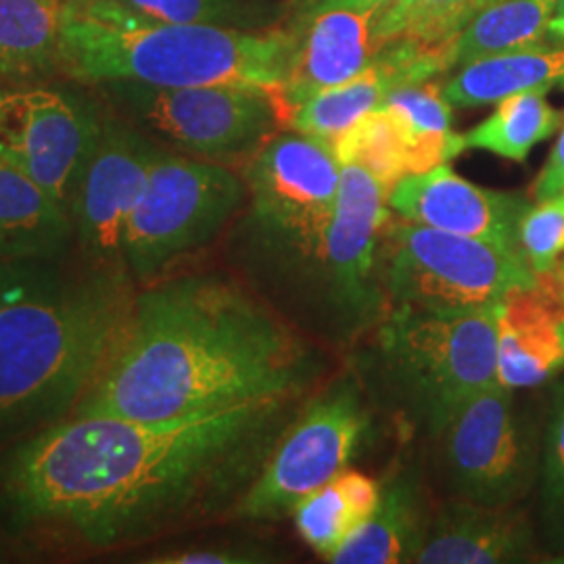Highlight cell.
Listing matches in <instances>:
<instances>
[{
    "instance_id": "6da1fadb",
    "label": "cell",
    "mask_w": 564,
    "mask_h": 564,
    "mask_svg": "<svg viewBox=\"0 0 564 564\" xmlns=\"http://www.w3.org/2000/svg\"><path fill=\"white\" fill-rule=\"evenodd\" d=\"M303 395L162 423L67 416L13 449L0 494L15 523L95 550L141 544L241 505Z\"/></svg>"
},
{
    "instance_id": "7a4b0ae2",
    "label": "cell",
    "mask_w": 564,
    "mask_h": 564,
    "mask_svg": "<svg viewBox=\"0 0 564 564\" xmlns=\"http://www.w3.org/2000/svg\"><path fill=\"white\" fill-rule=\"evenodd\" d=\"M318 351L230 279L174 276L144 284L72 416L162 423L197 412L303 395Z\"/></svg>"
},
{
    "instance_id": "3957f363",
    "label": "cell",
    "mask_w": 564,
    "mask_h": 564,
    "mask_svg": "<svg viewBox=\"0 0 564 564\" xmlns=\"http://www.w3.org/2000/svg\"><path fill=\"white\" fill-rule=\"evenodd\" d=\"M134 284L84 260L0 262V442L74 414L130 312Z\"/></svg>"
},
{
    "instance_id": "277c9868",
    "label": "cell",
    "mask_w": 564,
    "mask_h": 564,
    "mask_svg": "<svg viewBox=\"0 0 564 564\" xmlns=\"http://www.w3.org/2000/svg\"><path fill=\"white\" fill-rule=\"evenodd\" d=\"M286 57L284 25L242 32L142 20L113 0H97L74 7L61 41L59 67L69 78L86 84L253 86L276 97Z\"/></svg>"
},
{
    "instance_id": "5b68a950",
    "label": "cell",
    "mask_w": 564,
    "mask_h": 564,
    "mask_svg": "<svg viewBox=\"0 0 564 564\" xmlns=\"http://www.w3.org/2000/svg\"><path fill=\"white\" fill-rule=\"evenodd\" d=\"M391 218L383 188L343 163L335 214L312 247L265 256L297 300L305 324L343 341L383 314L381 237Z\"/></svg>"
},
{
    "instance_id": "8992f818",
    "label": "cell",
    "mask_w": 564,
    "mask_h": 564,
    "mask_svg": "<svg viewBox=\"0 0 564 564\" xmlns=\"http://www.w3.org/2000/svg\"><path fill=\"white\" fill-rule=\"evenodd\" d=\"M498 307L470 314L389 310L384 316L377 339L387 381L437 437L464 403L500 383Z\"/></svg>"
},
{
    "instance_id": "52a82bcc",
    "label": "cell",
    "mask_w": 564,
    "mask_h": 564,
    "mask_svg": "<svg viewBox=\"0 0 564 564\" xmlns=\"http://www.w3.org/2000/svg\"><path fill=\"white\" fill-rule=\"evenodd\" d=\"M381 281L391 310L470 314L496 310L538 276L521 251L389 218L381 237Z\"/></svg>"
},
{
    "instance_id": "ba28073f",
    "label": "cell",
    "mask_w": 564,
    "mask_h": 564,
    "mask_svg": "<svg viewBox=\"0 0 564 564\" xmlns=\"http://www.w3.org/2000/svg\"><path fill=\"white\" fill-rule=\"evenodd\" d=\"M247 197L224 163L165 153L153 163L123 237V258L139 284L165 279L184 258L220 237Z\"/></svg>"
},
{
    "instance_id": "9c48e42d",
    "label": "cell",
    "mask_w": 564,
    "mask_h": 564,
    "mask_svg": "<svg viewBox=\"0 0 564 564\" xmlns=\"http://www.w3.org/2000/svg\"><path fill=\"white\" fill-rule=\"evenodd\" d=\"M97 86L142 130L197 160L245 165L284 130L276 97L263 88H163L139 82H102Z\"/></svg>"
},
{
    "instance_id": "30bf717a",
    "label": "cell",
    "mask_w": 564,
    "mask_h": 564,
    "mask_svg": "<svg viewBox=\"0 0 564 564\" xmlns=\"http://www.w3.org/2000/svg\"><path fill=\"white\" fill-rule=\"evenodd\" d=\"M368 424L358 387L351 381L330 387L284 429L262 473L237 506V517L247 521L293 517L303 498L333 481L356 458Z\"/></svg>"
},
{
    "instance_id": "8fae6325",
    "label": "cell",
    "mask_w": 564,
    "mask_h": 564,
    "mask_svg": "<svg viewBox=\"0 0 564 564\" xmlns=\"http://www.w3.org/2000/svg\"><path fill=\"white\" fill-rule=\"evenodd\" d=\"M262 253L312 247L335 214L341 163L333 144L281 130L242 165Z\"/></svg>"
},
{
    "instance_id": "7c38bea8",
    "label": "cell",
    "mask_w": 564,
    "mask_h": 564,
    "mask_svg": "<svg viewBox=\"0 0 564 564\" xmlns=\"http://www.w3.org/2000/svg\"><path fill=\"white\" fill-rule=\"evenodd\" d=\"M102 121L86 102L46 86H0V160L67 207Z\"/></svg>"
},
{
    "instance_id": "4fadbf2b",
    "label": "cell",
    "mask_w": 564,
    "mask_h": 564,
    "mask_svg": "<svg viewBox=\"0 0 564 564\" xmlns=\"http://www.w3.org/2000/svg\"><path fill=\"white\" fill-rule=\"evenodd\" d=\"M445 473L456 500L512 506L535 477V454L514 410V391L496 383L464 403L445 426Z\"/></svg>"
},
{
    "instance_id": "5bb4252c",
    "label": "cell",
    "mask_w": 564,
    "mask_h": 564,
    "mask_svg": "<svg viewBox=\"0 0 564 564\" xmlns=\"http://www.w3.org/2000/svg\"><path fill=\"white\" fill-rule=\"evenodd\" d=\"M162 153V147L141 132L118 121H102L101 137L69 203L84 262L105 272L130 274L123 258L126 226Z\"/></svg>"
},
{
    "instance_id": "9a60e30c",
    "label": "cell",
    "mask_w": 564,
    "mask_h": 564,
    "mask_svg": "<svg viewBox=\"0 0 564 564\" xmlns=\"http://www.w3.org/2000/svg\"><path fill=\"white\" fill-rule=\"evenodd\" d=\"M383 9L339 2L293 7L284 23L289 57L276 93L284 130L293 109L314 95L362 74L383 48L377 34Z\"/></svg>"
},
{
    "instance_id": "2e32d148",
    "label": "cell",
    "mask_w": 564,
    "mask_h": 564,
    "mask_svg": "<svg viewBox=\"0 0 564 564\" xmlns=\"http://www.w3.org/2000/svg\"><path fill=\"white\" fill-rule=\"evenodd\" d=\"M387 203L410 223L521 251L519 226L529 209L523 195L464 181L447 163L405 176Z\"/></svg>"
},
{
    "instance_id": "e0dca14e",
    "label": "cell",
    "mask_w": 564,
    "mask_h": 564,
    "mask_svg": "<svg viewBox=\"0 0 564 564\" xmlns=\"http://www.w3.org/2000/svg\"><path fill=\"white\" fill-rule=\"evenodd\" d=\"M564 370V295L554 276L517 289L498 307V381L531 389Z\"/></svg>"
},
{
    "instance_id": "ac0fdd59",
    "label": "cell",
    "mask_w": 564,
    "mask_h": 564,
    "mask_svg": "<svg viewBox=\"0 0 564 564\" xmlns=\"http://www.w3.org/2000/svg\"><path fill=\"white\" fill-rule=\"evenodd\" d=\"M533 533L521 512L510 506L454 502L431 521L414 563L498 564L524 561Z\"/></svg>"
},
{
    "instance_id": "d6986e66",
    "label": "cell",
    "mask_w": 564,
    "mask_h": 564,
    "mask_svg": "<svg viewBox=\"0 0 564 564\" xmlns=\"http://www.w3.org/2000/svg\"><path fill=\"white\" fill-rule=\"evenodd\" d=\"M72 242L76 235L67 207L0 160V262L59 260Z\"/></svg>"
},
{
    "instance_id": "ffe728a7",
    "label": "cell",
    "mask_w": 564,
    "mask_h": 564,
    "mask_svg": "<svg viewBox=\"0 0 564 564\" xmlns=\"http://www.w3.org/2000/svg\"><path fill=\"white\" fill-rule=\"evenodd\" d=\"M429 524L421 481L416 475L405 473L381 491L375 512L347 535L328 556V563H414Z\"/></svg>"
},
{
    "instance_id": "44dd1931",
    "label": "cell",
    "mask_w": 564,
    "mask_h": 564,
    "mask_svg": "<svg viewBox=\"0 0 564 564\" xmlns=\"http://www.w3.org/2000/svg\"><path fill=\"white\" fill-rule=\"evenodd\" d=\"M458 67L442 84L445 101L458 109L498 105L506 97L564 86V42H550Z\"/></svg>"
},
{
    "instance_id": "7402d4cb",
    "label": "cell",
    "mask_w": 564,
    "mask_h": 564,
    "mask_svg": "<svg viewBox=\"0 0 564 564\" xmlns=\"http://www.w3.org/2000/svg\"><path fill=\"white\" fill-rule=\"evenodd\" d=\"M72 0H0V82L25 80L59 67Z\"/></svg>"
},
{
    "instance_id": "603a6c76",
    "label": "cell",
    "mask_w": 564,
    "mask_h": 564,
    "mask_svg": "<svg viewBox=\"0 0 564 564\" xmlns=\"http://www.w3.org/2000/svg\"><path fill=\"white\" fill-rule=\"evenodd\" d=\"M402 134L410 174H423L460 155L464 134L452 128V105L445 101L442 84H405L389 93L383 105Z\"/></svg>"
},
{
    "instance_id": "cb8c5ba5",
    "label": "cell",
    "mask_w": 564,
    "mask_h": 564,
    "mask_svg": "<svg viewBox=\"0 0 564 564\" xmlns=\"http://www.w3.org/2000/svg\"><path fill=\"white\" fill-rule=\"evenodd\" d=\"M556 0H489L452 36L454 67L547 42Z\"/></svg>"
},
{
    "instance_id": "d4e9b609",
    "label": "cell",
    "mask_w": 564,
    "mask_h": 564,
    "mask_svg": "<svg viewBox=\"0 0 564 564\" xmlns=\"http://www.w3.org/2000/svg\"><path fill=\"white\" fill-rule=\"evenodd\" d=\"M381 491L368 475L345 468L295 508L293 519L303 542L328 561L347 535L375 512Z\"/></svg>"
},
{
    "instance_id": "484cf974",
    "label": "cell",
    "mask_w": 564,
    "mask_h": 564,
    "mask_svg": "<svg viewBox=\"0 0 564 564\" xmlns=\"http://www.w3.org/2000/svg\"><path fill=\"white\" fill-rule=\"evenodd\" d=\"M563 126L542 90L519 93L496 105V111L464 134L466 149H479L510 162H527L535 144L550 139Z\"/></svg>"
},
{
    "instance_id": "4316f807",
    "label": "cell",
    "mask_w": 564,
    "mask_h": 564,
    "mask_svg": "<svg viewBox=\"0 0 564 564\" xmlns=\"http://www.w3.org/2000/svg\"><path fill=\"white\" fill-rule=\"evenodd\" d=\"M123 11L142 20L214 25L242 32L282 28L293 0H113Z\"/></svg>"
},
{
    "instance_id": "83f0119b",
    "label": "cell",
    "mask_w": 564,
    "mask_h": 564,
    "mask_svg": "<svg viewBox=\"0 0 564 564\" xmlns=\"http://www.w3.org/2000/svg\"><path fill=\"white\" fill-rule=\"evenodd\" d=\"M333 149L341 165L356 163L379 182L387 199L398 182L410 176L408 151L402 134L384 107L375 109L358 123H354L333 144Z\"/></svg>"
},
{
    "instance_id": "f1b7e54d",
    "label": "cell",
    "mask_w": 564,
    "mask_h": 564,
    "mask_svg": "<svg viewBox=\"0 0 564 564\" xmlns=\"http://www.w3.org/2000/svg\"><path fill=\"white\" fill-rule=\"evenodd\" d=\"M477 0H398L383 13L377 34L387 44L395 39L449 41L473 18Z\"/></svg>"
},
{
    "instance_id": "f546056e",
    "label": "cell",
    "mask_w": 564,
    "mask_h": 564,
    "mask_svg": "<svg viewBox=\"0 0 564 564\" xmlns=\"http://www.w3.org/2000/svg\"><path fill=\"white\" fill-rule=\"evenodd\" d=\"M540 475V519L544 542L550 550L564 552V384L554 393Z\"/></svg>"
},
{
    "instance_id": "4dcf8cb0",
    "label": "cell",
    "mask_w": 564,
    "mask_h": 564,
    "mask_svg": "<svg viewBox=\"0 0 564 564\" xmlns=\"http://www.w3.org/2000/svg\"><path fill=\"white\" fill-rule=\"evenodd\" d=\"M519 245L538 279L554 274L564 256V193L529 205L519 226Z\"/></svg>"
},
{
    "instance_id": "1f68e13d",
    "label": "cell",
    "mask_w": 564,
    "mask_h": 564,
    "mask_svg": "<svg viewBox=\"0 0 564 564\" xmlns=\"http://www.w3.org/2000/svg\"><path fill=\"white\" fill-rule=\"evenodd\" d=\"M270 556L247 545H202V547H182L153 554L147 558L151 564H253L268 563Z\"/></svg>"
},
{
    "instance_id": "d6a6232c",
    "label": "cell",
    "mask_w": 564,
    "mask_h": 564,
    "mask_svg": "<svg viewBox=\"0 0 564 564\" xmlns=\"http://www.w3.org/2000/svg\"><path fill=\"white\" fill-rule=\"evenodd\" d=\"M558 193H564V130L554 144L544 170L533 182V191H531L535 202H544Z\"/></svg>"
},
{
    "instance_id": "836d02e7",
    "label": "cell",
    "mask_w": 564,
    "mask_h": 564,
    "mask_svg": "<svg viewBox=\"0 0 564 564\" xmlns=\"http://www.w3.org/2000/svg\"><path fill=\"white\" fill-rule=\"evenodd\" d=\"M316 2H339V4H351V7H362V9H383V11H387L398 0H293V7L316 4Z\"/></svg>"
},
{
    "instance_id": "e575fe53",
    "label": "cell",
    "mask_w": 564,
    "mask_h": 564,
    "mask_svg": "<svg viewBox=\"0 0 564 564\" xmlns=\"http://www.w3.org/2000/svg\"><path fill=\"white\" fill-rule=\"evenodd\" d=\"M547 42H564V0H556L547 25Z\"/></svg>"
},
{
    "instance_id": "d590c367",
    "label": "cell",
    "mask_w": 564,
    "mask_h": 564,
    "mask_svg": "<svg viewBox=\"0 0 564 564\" xmlns=\"http://www.w3.org/2000/svg\"><path fill=\"white\" fill-rule=\"evenodd\" d=\"M554 281H556V284H558V289H561V293L564 295V258L558 262V265H556V270H554Z\"/></svg>"
},
{
    "instance_id": "8d00e7d4",
    "label": "cell",
    "mask_w": 564,
    "mask_h": 564,
    "mask_svg": "<svg viewBox=\"0 0 564 564\" xmlns=\"http://www.w3.org/2000/svg\"><path fill=\"white\" fill-rule=\"evenodd\" d=\"M485 2H489V0H477V2H475V9H473V15H475V13H477V11H479V9H481V7H484Z\"/></svg>"
},
{
    "instance_id": "74e56055",
    "label": "cell",
    "mask_w": 564,
    "mask_h": 564,
    "mask_svg": "<svg viewBox=\"0 0 564 564\" xmlns=\"http://www.w3.org/2000/svg\"><path fill=\"white\" fill-rule=\"evenodd\" d=\"M72 2H76V4H88V2H97V0H72Z\"/></svg>"
},
{
    "instance_id": "f35d334b",
    "label": "cell",
    "mask_w": 564,
    "mask_h": 564,
    "mask_svg": "<svg viewBox=\"0 0 564 564\" xmlns=\"http://www.w3.org/2000/svg\"><path fill=\"white\" fill-rule=\"evenodd\" d=\"M563 126H564V111H563Z\"/></svg>"
}]
</instances>
